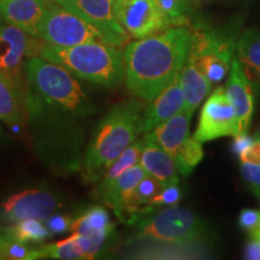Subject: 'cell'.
<instances>
[{
    "instance_id": "obj_1",
    "label": "cell",
    "mask_w": 260,
    "mask_h": 260,
    "mask_svg": "<svg viewBox=\"0 0 260 260\" xmlns=\"http://www.w3.org/2000/svg\"><path fill=\"white\" fill-rule=\"evenodd\" d=\"M191 40V28L177 25L128 44L124 50V80L129 92L152 102L181 74Z\"/></svg>"
},
{
    "instance_id": "obj_2",
    "label": "cell",
    "mask_w": 260,
    "mask_h": 260,
    "mask_svg": "<svg viewBox=\"0 0 260 260\" xmlns=\"http://www.w3.org/2000/svg\"><path fill=\"white\" fill-rule=\"evenodd\" d=\"M142 116L141 104L129 100L113 107L104 117L84 155L87 180H100L109 165L142 134Z\"/></svg>"
},
{
    "instance_id": "obj_3",
    "label": "cell",
    "mask_w": 260,
    "mask_h": 260,
    "mask_svg": "<svg viewBox=\"0 0 260 260\" xmlns=\"http://www.w3.org/2000/svg\"><path fill=\"white\" fill-rule=\"evenodd\" d=\"M39 56L64 67L75 76L94 84L113 88L124 81V51L104 42H84L74 46L45 44Z\"/></svg>"
},
{
    "instance_id": "obj_4",
    "label": "cell",
    "mask_w": 260,
    "mask_h": 260,
    "mask_svg": "<svg viewBox=\"0 0 260 260\" xmlns=\"http://www.w3.org/2000/svg\"><path fill=\"white\" fill-rule=\"evenodd\" d=\"M24 70L30 86L45 102L74 116L94 112L93 104L76 76L64 67L39 56L29 58Z\"/></svg>"
},
{
    "instance_id": "obj_5",
    "label": "cell",
    "mask_w": 260,
    "mask_h": 260,
    "mask_svg": "<svg viewBox=\"0 0 260 260\" xmlns=\"http://www.w3.org/2000/svg\"><path fill=\"white\" fill-rule=\"evenodd\" d=\"M132 225L135 226L133 240H149L172 248H186L203 243L207 229L193 211L175 206L142 212Z\"/></svg>"
},
{
    "instance_id": "obj_6",
    "label": "cell",
    "mask_w": 260,
    "mask_h": 260,
    "mask_svg": "<svg viewBox=\"0 0 260 260\" xmlns=\"http://www.w3.org/2000/svg\"><path fill=\"white\" fill-rule=\"evenodd\" d=\"M193 30V40L188 58L197 69L210 81L218 83L229 73L236 51L233 37L214 31L204 25H197Z\"/></svg>"
},
{
    "instance_id": "obj_7",
    "label": "cell",
    "mask_w": 260,
    "mask_h": 260,
    "mask_svg": "<svg viewBox=\"0 0 260 260\" xmlns=\"http://www.w3.org/2000/svg\"><path fill=\"white\" fill-rule=\"evenodd\" d=\"M38 38L57 46H74L84 42L109 44L103 31L57 3L47 4Z\"/></svg>"
},
{
    "instance_id": "obj_8",
    "label": "cell",
    "mask_w": 260,
    "mask_h": 260,
    "mask_svg": "<svg viewBox=\"0 0 260 260\" xmlns=\"http://www.w3.org/2000/svg\"><path fill=\"white\" fill-rule=\"evenodd\" d=\"M237 119L233 104L224 87H218L203 106L194 138L207 142L223 136H235Z\"/></svg>"
},
{
    "instance_id": "obj_9",
    "label": "cell",
    "mask_w": 260,
    "mask_h": 260,
    "mask_svg": "<svg viewBox=\"0 0 260 260\" xmlns=\"http://www.w3.org/2000/svg\"><path fill=\"white\" fill-rule=\"evenodd\" d=\"M115 14L122 27L136 40L170 28L155 0H116Z\"/></svg>"
},
{
    "instance_id": "obj_10",
    "label": "cell",
    "mask_w": 260,
    "mask_h": 260,
    "mask_svg": "<svg viewBox=\"0 0 260 260\" xmlns=\"http://www.w3.org/2000/svg\"><path fill=\"white\" fill-rule=\"evenodd\" d=\"M56 195L46 189H25L0 204V219L17 223L24 219L44 222L58 209Z\"/></svg>"
},
{
    "instance_id": "obj_11",
    "label": "cell",
    "mask_w": 260,
    "mask_h": 260,
    "mask_svg": "<svg viewBox=\"0 0 260 260\" xmlns=\"http://www.w3.org/2000/svg\"><path fill=\"white\" fill-rule=\"evenodd\" d=\"M115 2L116 0H63L59 4L103 31L110 45L121 46L129 41L130 35L116 17Z\"/></svg>"
},
{
    "instance_id": "obj_12",
    "label": "cell",
    "mask_w": 260,
    "mask_h": 260,
    "mask_svg": "<svg viewBox=\"0 0 260 260\" xmlns=\"http://www.w3.org/2000/svg\"><path fill=\"white\" fill-rule=\"evenodd\" d=\"M225 90L236 113V135L247 133L251 124L253 111H254V95H253L252 84L247 79L239 58L235 56L232 60V70H230Z\"/></svg>"
},
{
    "instance_id": "obj_13",
    "label": "cell",
    "mask_w": 260,
    "mask_h": 260,
    "mask_svg": "<svg viewBox=\"0 0 260 260\" xmlns=\"http://www.w3.org/2000/svg\"><path fill=\"white\" fill-rule=\"evenodd\" d=\"M30 45L29 35L10 23L0 22V71L19 86L22 67Z\"/></svg>"
},
{
    "instance_id": "obj_14",
    "label": "cell",
    "mask_w": 260,
    "mask_h": 260,
    "mask_svg": "<svg viewBox=\"0 0 260 260\" xmlns=\"http://www.w3.org/2000/svg\"><path fill=\"white\" fill-rule=\"evenodd\" d=\"M146 175L148 174L145 171V169L140 164H136L119 175L107 186L96 187L95 197L107 206L112 207L117 217L122 220L128 210L130 199L136 186Z\"/></svg>"
},
{
    "instance_id": "obj_15",
    "label": "cell",
    "mask_w": 260,
    "mask_h": 260,
    "mask_svg": "<svg viewBox=\"0 0 260 260\" xmlns=\"http://www.w3.org/2000/svg\"><path fill=\"white\" fill-rule=\"evenodd\" d=\"M47 4L46 0H0V15L29 37L38 38Z\"/></svg>"
},
{
    "instance_id": "obj_16",
    "label": "cell",
    "mask_w": 260,
    "mask_h": 260,
    "mask_svg": "<svg viewBox=\"0 0 260 260\" xmlns=\"http://www.w3.org/2000/svg\"><path fill=\"white\" fill-rule=\"evenodd\" d=\"M178 74L175 80L152 100L142 116V133H148L184 109L183 90Z\"/></svg>"
},
{
    "instance_id": "obj_17",
    "label": "cell",
    "mask_w": 260,
    "mask_h": 260,
    "mask_svg": "<svg viewBox=\"0 0 260 260\" xmlns=\"http://www.w3.org/2000/svg\"><path fill=\"white\" fill-rule=\"evenodd\" d=\"M190 117L189 113L183 109L161 124L155 126L153 130L146 133L145 139L155 142L174 158L184 141L189 138Z\"/></svg>"
},
{
    "instance_id": "obj_18",
    "label": "cell",
    "mask_w": 260,
    "mask_h": 260,
    "mask_svg": "<svg viewBox=\"0 0 260 260\" xmlns=\"http://www.w3.org/2000/svg\"><path fill=\"white\" fill-rule=\"evenodd\" d=\"M145 144L140 155L139 164L148 175L160 182L162 187L178 183L180 172L175 159L153 141L144 139Z\"/></svg>"
},
{
    "instance_id": "obj_19",
    "label": "cell",
    "mask_w": 260,
    "mask_h": 260,
    "mask_svg": "<svg viewBox=\"0 0 260 260\" xmlns=\"http://www.w3.org/2000/svg\"><path fill=\"white\" fill-rule=\"evenodd\" d=\"M180 82L184 96V110L191 116L210 93L212 84L197 69L193 61L187 58L180 75Z\"/></svg>"
},
{
    "instance_id": "obj_20",
    "label": "cell",
    "mask_w": 260,
    "mask_h": 260,
    "mask_svg": "<svg viewBox=\"0 0 260 260\" xmlns=\"http://www.w3.org/2000/svg\"><path fill=\"white\" fill-rule=\"evenodd\" d=\"M236 52L247 79L255 86H260V32H243L236 42Z\"/></svg>"
},
{
    "instance_id": "obj_21",
    "label": "cell",
    "mask_w": 260,
    "mask_h": 260,
    "mask_svg": "<svg viewBox=\"0 0 260 260\" xmlns=\"http://www.w3.org/2000/svg\"><path fill=\"white\" fill-rule=\"evenodd\" d=\"M18 92L15 81L0 71V121L11 126L21 125L24 121V110Z\"/></svg>"
},
{
    "instance_id": "obj_22",
    "label": "cell",
    "mask_w": 260,
    "mask_h": 260,
    "mask_svg": "<svg viewBox=\"0 0 260 260\" xmlns=\"http://www.w3.org/2000/svg\"><path fill=\"white\" fill-rule=\"evenodd\" d=\"M115 225L110 219L107 211L102 206L90 207L73 220L71 232L86 236L109 237L113 233Z\"/></svg>"
},
{
    "instance_id": "obj_23",
    "label": "cell",
    "mask_w": 260,
    "mask_h": 260,
    "mask_svg": "<svg viewBox=\"0 0 260 260\" xmlns=\"http://www.w3.org/2000/svg\"><path fill=\"white\" fill-rule=\"evenodd\" d=\"M144 140H141V141H135L133 142L124 152H122V154L109 165V168L106 169L105 172H104L103 176L100 177V182L96 187L107 186V184L111 183L113 180H116L119 175L123 174L125 170H128L129 168L139 164L140 155H141L142 148H144Z\"/></svg>"
},
{
    "instance_id": "obj_24",
    "label": "cell",
    "mask_w": 260,
    "mask_h": 260,
    "mask_svg": "<svg viewBox=\"0 0 260 260\" xmlns=\"http://www.w3.org/2000/svg\"><path fill=\"white\" fill-rule=\"evenodd\" d=\"M2 234L24 243H38L51 236L44 222L38 219L21 220L15 223L14 226L5 229Z\"/></svg>"
},
{
    "instance_id": "obj_25",
    "label": "cell",
    "mask_w": 260,
    "mask_h": 260,
    "mask_svg": "<svg viewBox=\"0 0 260 260\" xmlns=\"http://www.w3.org/2000/svg\"><path fill=\"white\" fill-rule=\"evenodd\" d=\"M169 27L187 25L194 9V0H155Z\"/></svg>"
},
{
    "instance_id": "obj_26",
    "label": "cell",
    "mask_w": 260,
    "mask_h": 260,
    "mask_svg": "<svg viewBox=\"0 0 260 260\" xmlns=\"http://www.w3.org/2000/svg\"><path fill=\"white\" fill-rule=\"evenodd\" d=\"M203 157V142L195 138H188L174 159L178 172L184 176H188L191 170L201 161Z\"/></svg>"
},
{
    "instance_id": "obj_27",
    "label": "cell",
    "mask_w": 260,
    "mask_h": 260,
    "mask_svg": "<svg viewBox=\"0 0 260 260\" xmlns=\"http://www.w3.org/2000/svg\"><path fill=\"white\" fill-rule=\"evenodd\" d=\"M41 259H63V260H75L83 259L82 252H81L79 245L76 241V235L67 237L56 243L40 247Z\"/></svg>"
},
{
    "instance_id": "obj_28",
    "label": "cell",
    "mask_w": 260,
    "mask_h": 260,
    "mask_svg": "<svg viewBox=\"0 0 260 260\" xmlns=\"http://www.w3.org/2000/svg\"><path fill=\"white\" fill-rule=\"evenodd\" d=\"M3 235V234H2ZM4 236V246H3V255L4 259L10 260H35L41 259V253L39 248L28 247L27 243L17 241L11 237Z\"/></svg>"
},
{
    "instance_id": "obj_29",
    "label": "cell",
    "mask_w": 260,
    "mask_h": 260,
    "mask_svg": "<svg viewBox=\"0 0 260 260\" xmlns=\"http://www.w3.org/2000/svg\"><path fill=\"white\" fill-rule=\"evenodd\" d=\"M182 191L181 188L178 187V183L169 184V186L162 187L160 191L140 212H147V211L159 209V207L175 206L180 203Z\"/></svg>"
},
{
    "instance_id": "obj_30",
    "label": "cell",
    "mask_w": 260,
    "mask_h": 260,
    "mask_svg": "<svg viewBox=\"0 0 260 260\" xmlns=\"http://www.w3.org/2000/svg\"><path fill=\"white\" fill-rule=\"evenodd\" d=\"M240 171L252 193L260 197V164L241 162Z\"/></svg>"
},
{
    "instance_id": "obj_31",
    "label": "cell",
    "mask_w": 260,
    "mask_h": 260,
    "mask_svg": "<svg viewBox=\"0 0 260 260\" xmlns=\"http://www.w3.org/2000/svg\"><path fill=\"white\" fill-rule=\"evenodd\" d=\"M73 220L74 219H71L68 216L52 213L50 217H47L44 220V224L46 225L48 232L51 233V235H61V234L70 232Z\"/></svg>"
},
{
    "instance_id": "obj_32",
    "label": "cell",
    "mask_w": 260,
    "mask_h": 260,
    "mask_svg": "<svg viewBox=\"0 0 260 260\" xmlns=\"http://www.w3.org/2000/svg\"><path fill=\"white\" fill-rule=\"evenodd\" d=\"M241 162H251V164H260V132L256 133L253 138L252 144L239 154Z\"/></svg>"
},
{
    "instance_id": "obj_33",
    "label": "cell",
    "mask_w": 260,
    "mask_h": 260,
    "mask_svg": "<svg viewBox=\"0 0 260 260\" xmlns=\"http://www.w3.org/2000/svg\"><path fill=\"white\" fill-rule=\"evenodd\" d=\"M239 224L240 226L243 228V229L249 230V232L256 229L260 225V211L252 209L241 211L239 217Z\"/></svg>"
},
{
    "instance_id": "obj_34",
    "label": "cell",
    "mask_w": 260,
    "mask_h": 260,
    "mask_svg": "<svg viewBox=\"0 0 260 260\" xmlns=\"http://www.w3.org/2000/svg\"><path fill=\"white\" fill-rule=\"evenodd\" d=\"M246 258L251 260H260V240L255 239V237L251 236V240L247 243L246 251H245Z\"/></svg>"
},
{
    "instance_id": "obj_35",
    "label": "cell",
    "mask_w": 260,
    "mask_h": 260,
    "mask_svg": "<svg viewBox=\"0 0 260 260\" xmlns=\"http://www.w3.org/2000/svg\"><path fill=\"white\" fill-rule=\"evenodd\" d=\"M234 139L235 140H234L233 149H234V152L237 154L241 153L243 149H246L247 147H248V146L251 145L253 141V138L248 136L247 133H243V134H239V135L234 136Z\"/></svg>"
},
{
    "instance_id": "obj_36",
    "label": "cell",
    "mask_w": 260,
    "mask_h": 260,
    "mask_svg": "<svg viewBox=\"0 0 260 260\" xmlns=\"http://www.w3.org/2000/svg\"><path fill=\"white\" fill-rule=\"evenodd\" d=\"M3 246H4V236L0 233V260L4 259V255H3Z\"/></svg>"
},
{
    "instance_id": "obj_37",
    "label": "cell",
    "mask_w": 260,
    "mask_h": 260,
    "mask_svg": "<svg viewBox=\"0 0 260 260\" xmlns=\"http://www.w3.org/2000/svg\"><path fill=\"white\" fill-rule=\"evenodd\" d=\"M251 236H253V237H255V239H259L260 240V225L256 228V229H254V230H252L251 232Z\"/></svg>"
},
{
    "instance_id": "obj_38",
    "label": "cell",
    "mask_w": 260,
    "mask_h": 260,
    "mask_svg": "<svg viewBox=\"0 0 260 260\" xmlns=\"http://www.w3.org/2000/svg\"><path fill=\"white\" fill-rule=\"evenodd\" d=\"M47 3H57V4H59V3L63 2V0H46Z\"/></svg>"
},
{
    "instance_id": "obj_39",
    "label": "cell",
    "mask_w": 260,
    "mask_h": 260,
    "mask_svg": "<svg viewBox=\"0 0 260 260\" xmlns=\"http://www.w3.org/2000/svg\"><path fill=\"white\" fill-rule=\"evenodd\" d=\"M0 17H2V15H0Z\"/></svg>"
}]
</instances>
